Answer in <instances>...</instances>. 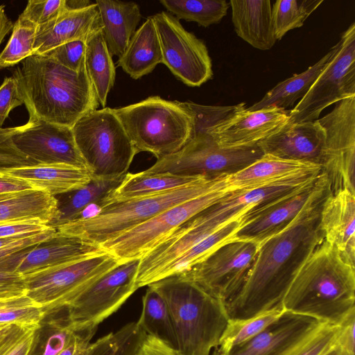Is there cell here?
I'll return each mask as SVG.
<instances>
[{"label": "cell", "mask_w": 355, "mask_h": 355, "mask_svg": "<svg viewBox=\"0 0 355 355\" xmlns=\"http://www.w3.org/2000/svg\"><path fill=\"white\" fill-rule=\"evenodd\" d=\"M327 191L304 208L284 230L259 245L248 277L226 304L230 319L242 320L282 311L285 295L306 259L324 240L320 213Z\"/></svg>", "instance_id": "1"}, {"label": "cell", "mask_w": 355, "mask_h": 355, "mask_svg": "<svg viewBox=\"0 0 355 355\" xmlns=\"http://www.w3.org/2000/svg\"><path fill=\"white\" fill-rule=\"evenodd\" d=\"M12 76L29 118L72 128L99 106L85 62L74 71L45 55L35 54L24 59Z\"/></svg>", "instance_id": "2"}, {"label": "cell", "mask_w": 355, "mask_h": 355, "mask_svg": "<svg viewBox=\"0 0 355 355\" xmlns=\"http://www.w3.org/2000/svg\"><path fill=\"white\" fill-rule=\"evenodd\" d=\"M283 309L340 325L355 313V266L324 239L291 283Z\"/></svg>", "instance_id": "3"}, {"label": "cell", "mask_w": 355, "mask_h": 355, "mask_svg": "<svg viewBox=\"0 0 355 355\" xmlns=\"http://www.w3.org/2000/svg\"><path fill=\"white\" fill-rule=\"evenodd\" d=\"M148 286L168 306L179 355H211L230 320L226 304L182 274Z\"/></svg>", "instance_id": "4"}, {"label": "cell", "mask_w": 355, "mask_h": 355, "mask_svg": "<svg viewBox=\"0 0 355 355\" xmlns=\"http://www.w3.org/2000/svg\"><path fill=\"white\" fill-rule=\"evenodd\" d=\"M230 175L204 177L197 182L162 193L98 207L94 215L55 227L58 234L100 245L167 209L209 192L230 187Z\"/></svg>", "instance_id": "5"}, {"label": "cell", "mask_w": 355, "mask_h": 355, "mask_svg": "<svg viewBox=\"0 0 355 355\" xmlns=\"http://www.w3.org/2000/svg\"><path fill=\"white\" fill-rule=\"evenodd\" d=\"M137 153L157 159L180 150L191 137L193 117L186 102L158 96L112 109Z\"/></svg>", "instance_id": "6"}, {"label": "cell", "mask_w": 355, "mask_h": 355, "mask_svg": "<svg viewBox=\"0 0 355 355\" xmlns=\"http://www.w3.org/2000/svg\"><path fill=\"white\" fill-rule=\"evenodd\" d=\"M189 108L193 117V130L189 141L178 152L158 159L152 166L144 171L145 173L211 178L230 175L263 155L258 145L238 148L220 146L207 132L202 119Z\"/></svg>", "instance_id": "7"}, {"label": "cell", "mask_w": 355, "mask_h": 355, "mask_svg": "<svg viewBox=\"0 0 355 355\" xmlns=\"http://www.w3.org/2000/svg\"><path fill=\"white\" fill-rule=\"evenodd\" d=\"M72 130L92 179L125 176L137 153L112 108L90 112L78 120Z\"/></svg>", "instance_id": "8"}, {"label": "cell", "mask_w": 355, "mask_h": 355, "mask_svg": "<svg viewBox=\"0 0 355 355\" xmlns=\"http://www.w3.org/2000/svg\"><path fill=\"white\" fill-rule=\"evenodd\" d=\"M120 264L103 251L24 276L28 295L46 316L66 310L92 284Z\"/></svg>", "instance_id": "9"}, {"label": "cell", "mask_w": 355, "mask_h": 355, "mask_svg": "<svg viewBox=\"0 0 355 355\" xmlns=\"http://www.w3.org/2000/svg\"><path fill=\"white\" fill-rule=\"evenodd\" d=\"M331 49L328 63L305 96L289 110L288 123L318 120L326 107L355 96V23Z\"/></svg>", "instance_id": "10"}, {"label": "cell", "mask_w": 355, "mask_h": 355, "mask_svg": "<svg viewBox=\"0 0 355 355\" xmlns=\"http://www.w3.org/2000/svg\"><path fill=\"white\" fill-rule=\"evenodd\" d=\"M230 191L233 190L230 187L214 191L174 205L99 246L113 255L120 263L140 259L181 225Z\"/></svg>", "instance_id": "11"}, {"label": "cell", "mask_w": 355, "mask_h": 355, "mask_svg": "<svg viewBox=\"0 0 355 355\" xmlns=\"http://www.w3.org/2000/svg\"><path fill=\"white\" fill-rule=\"evenodd\" d=\"M318 120L326 134L321 172L331 193L349 191L355 194V96L337 103Z\"/></svg>", "instance_id": "12"}, {"label": "cell", "mask_w": 355, "mask_h": 355, "mask_svg": "<svg viewBox=\"0 0 355 355\" xmlns=\"http://www.w3.org/2000/svg\"><path fill=\"white\" fill-rule=\"evenodd\" d=\"M140 259L120 263L87 288L66 310L74 331L98 329L138 289L136 277Z\"/></svg>", "instance_id": "13"}, {"label": "cell", "mask_w": 355, "mask_h": 355, "mask_svg": "<svg viewBox=\"0 0 355 355\" xmlns=\"http://www.w3.org/2000/svg\"><path fill=\"white\" fill-rule=\"evenodd\" d=\"M159 36L162 63L189 87H199L211 79V60L205 44L187 31L171 13L152 16Z\"/></svg>", "instance_id": "14"}, {"label": "cell", "mask_w": 355, "mask_h": 355, "mask_svg": "<svg viewBox=\"0 0 355 355\" xmlns=\"http://www.w3.org/2000/svg\"><path fill=\"white\" fill-rule=\"evenodd\" d=\"M259 247L252 241H229L181 274L227 304L243 286Z\"/></svg>", "instance_id": "15"}, {"label": "cell", "mask_w": 355, "mask_h": 355, "mask_svg": "<svg viewBox=\"0 0 355 355\" xmlns=\"http://www.w3.org/2000/svg\"><path fill=\"white\" fill-rule=\"evenodd\" d=\"M324 175L307 184L254 207L239 218L240 225L231 240L260 245L287 227L299 214L327 191Z\"/></svg>", "instance_id": "16"}, {"label": "cell", "mask_w": 355, "mask_h": 355, "mask_svg": "<svg viewBox=\"0 0 355 355\" xmlns=\"http://www.w3.org/2000/svg\"><path fill=\"white\" fill-rule=\"evenodd\" d=\"M11 137L15 146L37 164H65L87 168L71 128L29 118L24 125L12 128Z\"/></svg>", "instance_id": "17"}, {"label": "cell", "mask_w": 355, "mask_h": 355, "mask_svg": "<svg viewBox=\"0 0 355 355\" xmlns=\"http://www.w3.org/2000/svg\"><path fill=\"white\" fill-rule=\"evenodd\" d=\"M324 323L284 311L259 334L224 353L214 355H288L313 336Z\"/></svg>", "instance_id": "18"}, {"label": "cell", "mask_w": 355, "mask_h": 355, "mask_svg": "<svg viewBox=\"0 0 355 355\" xmlns=\"http://www.w3.org/2000/svg\"><path fill=\"white\" fill-rule=\"evenodd\" d=\"M98 245L58 234L14 253L0 261V270L25 276L64 263L103 252Z\"/></svg>", "instance_id": "19"}, {"label": "cell", "mask_w": 355, "mask_h": 355, "mask_svg": "<svg viewBox=\"0 0 355 355\" xmlns=\"http://www.w3.org/2000/svg\"><path fill=\"white\" fill-rule=\"evenodd\" d=\"M325 137L318 120L287 123L257 145L263 154L320 166Z\"/></svg>", "instance_id": "20"}, {"label": "cell", "mask_w": 355, "mask_h": 355, "mask_svg": "<svg viewBox=\"0 0 355 355\" xmlns=\"http://www.w3.org/2000/svg\"><path fill=\"white\" fill-rule=\"evenodd\" d=\"M355 194L342 191L330 194L320 213L324 240L335 246L351 265L355 263Z\"/></svg>", "instance_id": "21"}, {"label": "cell", "mask_w": 355, "mask_h": 355, "mask_svg": "<svg viewBox=\"0 0 355 355\" xmlns=\"http://www.w3.org/2000/svg\"><path fill=\"white\" fill-rule=\"evenodd\" d=\"M96 3L80 10H66L53 21L37 27L34 55H42L64 43L83 40L101 29Z\"/></svg>", "instance_id": "22"}, {"label": "cell", "mask_w": 355, "mask_h": 355, "mask_svg": "<svg viewBox=\"0 0 355 355\" xmlns=\"http://www.w3.org/2000/svg\"><path fill=\"white\" fill-rule=\"evenodd\" d=\"M232 20L237 35L255 49H270L277 39L270 0H231Z\"/></svg>", "instance_id": "23"}, {"label": "cell", "mask_w": 355, "mask_h": 355, "mask_svg": "<svg viewBox=\"0 0 355 355\" xmlns=\"http://www.w3.org/2000/svg\"><path fill=\"white\" fill-rule=\"evenodd\" d=\"M2 173L23 180L34 189L53 196L78 189L92 180L87 168L65 164H38Z\"/></svg>", "instance_id": "24"}, {"label": "cell", "mask_w": 355, "mask_h": 355, "mask_svg": "<svg viewBox=\"0 0 355 355\" xmlns=\"http://www.w3.org/2000/svg\"><path fill=\"white\" fill-rule=\"evenodd\" d=\"M95 3L108 51L112 55L119 58L141 19L139 5L132 1L116 0H97Z\"/></svg>", "instance_id": "25"}, {"label": "cell", "mask_w": 355, "mask_h": 355, "mask_svg": "<svg viewBox=\"0 0 355 355\" xmlns=\"http://www.w3.org/2000/svg\"><path fill=\"white\" fill-rule=\"evenodd\" d=\"M321 171L320 165L263 155L228 178L231 189H254L300 174Z\"/></svg>", "instance_id": "26"}, {"label": "cell", "mask_w": 355, "mask_h": 355, "mask_svg": "<svg viewBox=\"0 0 355 355\" xmlns=\"http://www.w3.org/2000/svg\"><path fill=\"white\" fill-rule=\"evenodd\" d=\"M162 63L159 36L152 16L134 33L116 65L133 79L151 73Z\"/></svg>", "instance_id": "27"}, {"label": "cell", "mask_w": 355, "mask_h": 355, "mask_svg": "<svg viewBox=\"0 0 355 355\" xmlns=\"http://www.w3.org/2000/svg\"><path fill=\"white\" fill-rule=\"evenodd\" d=\"M58 215L55 196L40 190L0 194V223L36 220L51 225Z\"/></svg>", "instance_id": "28"}, {"label": "cell", "mask_w": 355, "mask_h": 355, "mask_svg": "<svg viewBox=\"0 0 355 355\" xmlns=\"http://www.w3.org/2000/svg\"><path fill=\"white\" fill-rule=\"evenodd\" d=\"M204 177L184 176L169 173H146L144 171L128 173L100 206L172 190L197 182Z\"/></svg>", "instance_id": "29"}, {"label": "cell", "mask_w": 355, "mask_h": 355, "mask_svg": "<svg viewBox=\"0 0 355 355\" xmlns=\"http://www.w3.org/2000/svg\"><path fill=\"white\" fill-rule=\"evenodd\" d=\"M123 177L116 179H92L85 186L55 196L57 199L58 215L51 226L61 225L80 218L89 207L100 206L107 196L123 180Z\"/></svg>", "instance_id": "30"}, {"label": "cell", "mask_w": 355, "mask_h": 355, "mask_svg": "<svg viewBox=\"0 0 355 355\" xmlns=\"http://www.w3.org/2000/svg\"><path fill=\"white\" fill-rule=\"evenodd\" d=\"M332 49L306 71L279 83L269 90L259 101L248 107V110L276 107L286 110L305 96L320 73L329 61Z\"/></svg>", "instance_id": "31"}, {"label": "cell", "mask_w": 355, "mask_h": 355, "mask_svg": "<svg viewBox=\"0 0 355 355\" xmlns=\"http://www.w3.org/2000/svg\"><path fill=\"white\" fill-rule=\"evenodd\" d=\"M85 64L99 103L105 107L108 94L115 81V67L101 29L85 42Z\"/></svg>", "instance_id": "32"}, {"label": "cell", "mask_w": 355, "mask_h": 355, "mask_svg": "<svg viewBox=\"0 0 355 355\" xmlns=\"http://www.w3.org/2000/svg\"><path fill=\"white\" fill-rule=\"evenodd\" d=\"M137 322L146 335L177 350V340L168 306L164 299L150 286L142 297V310Z\"/></svg>", "instance_id": "33"}, {"label": "cell", "mask_w": 355, "mask_h": 355, "mask_svg": "<svg viewBox=\"0 0 355 355\" xmlns=\"http://www.w3.org/2000/svg\"><path fill=\"white\" fill-rule=\"evenodd\" d=\"M75 333L69 324L66 311L46 315L35 329L28 355H59Z\"/></svg>", "instance_id": "34"}, {"label": "cell", "mask_w": 355, "mask_h": 355, "mask_svg": "<svg viewBox=\"0 0 355 355\" xmlns=\"http://www.w3.org/2000/svg\"><path fill=\"white\" fill-rule=\"evenodd\" d=\"M239 225V218L230 222L205 238L167 266L159 275L158 281L189 270L206 259L218 247L231 241Z\"/></svg>", "instance_id": "35"}, {"label": "cell", "mask_w": 355, "mask_h": 355, "mask_svg": "<svg viewBox=\"0 0 355 355\" xmlns=\"http://www.w3.org/2000/svg\"><path fill=\"white\" fill-rule=\"evenodd\" d=\"M159 3L178 19L203 27L218 24L230 7L225 0H160Z\"/></svg>", "instance_id": "36"}, {"label": "cell", "mask_w": 355, "mask_h": 355, "mask_svg": "<svg viewBox=\"0 0 355 355\" xmlns=\"http://www.w3.org/2000/svg\"><path fill=\"white\" fill-rule=\"evenodd\" d=\"M146 336L137 322H129L92 343L89 355H137Z\"/></svg>", "instance_id": "37"}, {"label": "cell", "mask_w": 355, "mask_h": 355, "mask_svg": "<svg viewBox=\"0 0 355 355\" xmlns=\"http://www.w3.org/2000/svg\"><path fill=\"white\" fill-rule=\"evenodd\" d=\"M323 0H277L272 6L275 35L280 40L289 31L303 26Z\"/></svg>", "instance_id": "38"}, {"label": "cell", "mask_w": 355, "mask_h": 355, "mask_svg": "<svg viewBox=\"0 0 355 355\" xmlns=\"http://www.w3.org/2000/svg\"><path fill=\"white\" fill-rule=\"evenodd\" d=\"M283 311L266 312L247 319H230L215 352L224 353L249 340L274 322Z\"/></svg>", "instance_id": "39"}, {"label": "cell", "mask_w": 355, "mask_h": 355, "mask_svg": "<svg viewBox=\"0 0 355 355\" xmlns=\"http://www.w3.org/2000/svg\"><path fill=\"white\" fill-rule=\"evenodd\" d=\"M37 31V25L19 16L7 44L0 53L1 68L13 66L34 55Z\"/></svg>", "instance_id": "40"}, {"label": "cell", "mask_w": 355, "mask_h": 355, "mask_svg": "<svg viewBox=\"0 0 355 355\" xmlns=\"http://www.w3.org/2000/svg\"><path fill=\"white\" fill-rule=\"evenodd\" d=\"M45 317L42 307L26 295L0 300V324L37 327Z\"/></svg>", "instance_id": "41"}, {"label": "cell", "mask_w": 355, "mask_h": 355, "mask_svg": "<svg viewBox=\"0 0 355 355\" xmlns=\"http://www.w3.org/2000/svg\"><path fill=\"white\" fill-rule=\"evenodd\" d=\"M338 326L323 324L288 355H323L336 345Z\"/></svg>", "instance_id": "42"}, {"label": "cell", "mask_w": 355, "mask_h": 355, "mask_svg": "<svg viewBox=\"0 0 355 355\" xmlns=\"http://www.w3.org/2000/svg\"><path fill=\"white\" fill-rule=\"evenodd\" d=\"M66 10L65 0H30L19 16L38 27L53 21Z\"/></svg>", "instance_id": "43"}, {"label": "cell", "mask_w": 355, "mask_h": 355, "mask_svg": "<svg viewBox=\"0 0 355 355\" xmlns=\"http://www.w3.org/2000/svg\"><path fill=\"white\" fill-rule=\"evenodd\" d=\"M11 132L12 128H0V173L38 164L15 146Z\"/></svg>", "instance_id": "44"}, {"label": "cell", "mask_w": 355, "mask_h": 355, "mask_svg": "<svg viewBox=\"0 0 355 355\" xmlns=\"http://www.w3.org/2000/svg\"><path fill=\"white\" fill-rule=\"evenodd\" d=\"M37 327L15 325L0 338V355H28Z\"/></svg>", "instance_id": "45"}, {"label": "cell", "mask_w": 355, "mask_h": 355, "mask_svg": "<svg viewBox=\"0 0 355 355\" xmlns=\"http://www.w3.org/2000/svg\"><path fill=\"white\" fill-rule=\"evenodd\" d=\"M85 42L73 40L59 45L42 54L66 68L78 71L85 62Z\"/></svg>", "instance_id": "46"}, {"label": "cell", "mask_w": 355, "mask_h": 355, "mask_svg": "<svg viewBox=\"0 0 355 355\" xmlns=\"http://www.w3.org/2000/svg\"><path fill=\"white\" fill-rule=\"evenodd\" d=\"M24 104L16 78L6 77L0 86V128L15 107Z\"/></svg>", "instance_id": "47"}, {"label": "cell", "mask_w": 355, "mask_h": 355, "mask_svg": "<svg viewBox=\"0 0 355 355\" xmlns=\"http://www.w3.org/2000/svg\"><path fill=\"white\" fill-rule=\"evenodd\" d=\"M26 293L23 275L14 271L0 270V300L21 297Z\"/></svg>", "instance_id": "48"}, {"label": "cell", "mask_w": 355, "mask_h": 355, "mask_svg": "<svg viewBox=\"0 0 355 355\" xmlns=\"http://www.w3.org/2000/svg\"><path fill=\"white\" fill-rule=\"evenodd\" d=\"M52 226L36 220L0 223V239L18 236L47 230Z\"/></svg>", "instance_id": "49"}, {"label": "cell", "mask_w": 355, "mask_h": 355, "mask_svg": "<svg viewBox=\"0 0 355 355\" xmlns=\"http://www.w3.org/2000/svg\"><path fill=\"white\" fill-rule=\"evenodd\" d=\"M354 329L355 313L338 326L336 345L341 355H355Z\"/></svg>", "instance_id": "50"}, {"label": "cell", "mask_w": 355, "mask_h": 355, "mask_svg": "<svg viewBox=\"0 0 355 355\" xmlns=\"http://www.w3.org/2000/svg\"><path fill=\"white\" fill-rule=\"evenodd\" d=\"M97 329L76 331L72 340L59 355H89L91 344Z\"/></svg>", "instance_id": "51"}, {"label": "cell", "mask_w": 355, "mask_h": 355, "mask_svg": "<svg viewBox=\"0 0 355 355\" xmlns=\"http://www.w3.org/2000/svg\"><path fill=\"white\" fill-rule=\"evenodd\" d=\"M137 355H179L178 351L160 340L146 335Z\"/></svg>", "instance_id": "52"}, {"label": "cell", "mask_w": 355, "mask_h": 355, "mask_svg": "<svg viewBox=\"0 0 355 355\" xmlns=\"http://www.w3.org/2000/svg\"><path fill=\"white\" fill-rule=\"evenodd\" d=\"M33 189L26 181L0 173V194Z\"/></svg>", "instance_id": "53"}, {"label": "cell", "mask_w": 355, "mask_h": 355, "mask_svg": "<svg viewBox=\"0 0 355 355\" xmlns=\"http://www.w3.org/2000/svg\"><path fill=\"white\" fill-rule=\"evenodd\" d=\"M13 24L8 18L4 9V6H0V44L6 35L12 28Z\"/></svg>", "instance_id": "54"}, {"label": "cell", "mask_w": 355, "mask_h": 355, "mask_svg": "<svg viewBox=\"0 0 355 355\" xmlns=\"http://www.w3.org/2000/svg\"><path fill=\"white\" fill-rule=\"evenodd\" d=\"M93 3H92L90 1L86 0V1H73V0H65V5L66 8L67 10H80L83 9L85 8H87L92 5Z\"/></svg>", "instance_id": "55"}, {"label": "cell", "mask_w": 355, "mask_h": 355, "mask_svg": "<svg viewBox=\"0 0 355 355\" xmlns=\"http://www.w3.org/2000/svg\"><path fill=\"white\" fill-rule=\"evenodd\" d=\"M15 324H0V338L10 332Z\"/></svg>", "instance_id": "56"}, {"label": "cell", "mask_w": 355, "mask_h": 355, "mask_svg": "<svg viewBox=\"0 0 355 355\" xmlns=\"http://www.w3.org/2000/svg\"><path fill=\"white\" fill-rule=\"evenodd\" d=\"M323 355H341V354L338 347L335 345L331 349H330Z\"/></svg>", "instance_id": "57"}, {"label": "cell", "mask_w": 355, "mask_h": 355, "mask_svg": "<svg viewBox=\"0 0 355 355\" xmlns=\"http://www.w3.org/2000/svg\"><path fill=\"white\" fill-rule=\"evenodd\" d=\"M1 68V67H0Z\"/></svg>", "instance_id": "58"}]
</instances>
